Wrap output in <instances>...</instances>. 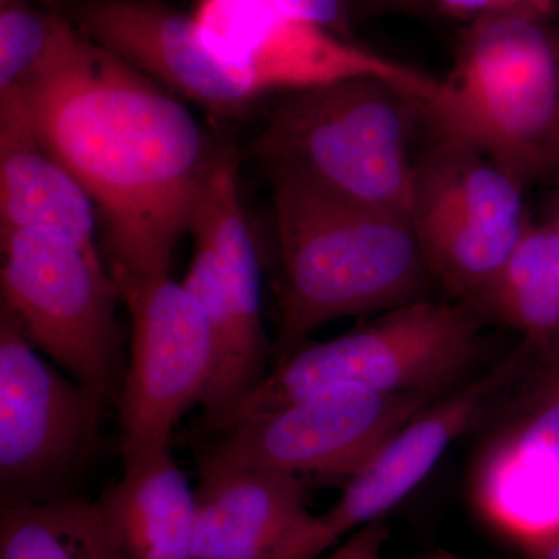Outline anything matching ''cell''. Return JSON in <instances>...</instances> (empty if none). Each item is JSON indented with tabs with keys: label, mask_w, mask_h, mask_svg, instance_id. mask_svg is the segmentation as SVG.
I'll return each mask as SVG.
<instances>
[{
	"label": "cell",
	"mask_w": 559,
	"mask_h": 559,
	"mask_svg": "<svg viewBox=\"0 0 559 559\" xmlns=\"http://www.w3.org/2000/svg\"><path fill=\"white\" fill-rule=\"evenodd\" d=\"M432 9L468 24L485 17L520 16L546 17L558 9L559 0H425Z\"/></svg>",
	"instance_id": "cell-21"
},
{
	"label": "cell",
	"mask_w": 559,
	"mask_h": 559,
	"mask_svg": "<svg viewBox=\"0 0 559 559\" xmlns=\"http://www.w3.org/2000/svg\"><path fill=\"white\" fill-rule=\"evenodd\" d=\"M95 500L120 559H193L197 488L170 450L123 463Z\"/></svg>",
	"instance_id": "cell-17"
},
{
	"label": "cell",
	"mask_w": 559,
	"mask_h": 559,
	"mask_svg": "<svg viewBox=\"0 0 559 559\" xmlns=\"http://www.w3.org/2000/svg\"><path fill=\"white\" fill-rule=\"evenodd\" d=\"M549 21L511 14L471 22L433 119L525 189L559 178V32Z\"/></svg>",
	"instance_id": "cell-5"
},
{
	"label": "cell",
	"mask_w": 559,
	"mask_h": 559,
	"mask_svg": "<svg viewBox=\"0 0 559 559\" xmlns=\"http://www.w3.org/2000/svg\"><path fill=\"white\" fill-rule=\"evenodd\" d=\"M191 16L205 46L260 98L370 76L409 92L430 112L443 105V80L300 20L274 0H198Z\"/></svg>",
	"instance_id": "cell-10"
},
{
	"label": "cell",
	"mask_w": 559,
	"mask_h": 559,
	"mask_svg": "<svg viewBox=\"0 0 559 559\" xmlns=\"http://www.w3.org/2000/svg\"><path fill=\"white\" fill-rule=\"evenodd\" d=\"M485 319L463 301L419 299L329 341L301 342L237 403L210 421L215 436L314 390L348 385L385 395H444L462 385L480 353Z\"/></svg>",
	"instance_id": "cell-4"
},
{
	"label": "cell",
	"mask_w": 559,
	"mask_h": 559,
	"mask_svg": "<svg viewBox=\"0 0 559 559\" xmlns=\"http://www.w3.org/2000/svg\"><path fill=\"white\" fill-rule=\"evenodd\" d=\"M430 117L421 102L389 81H337L282 95L248 153L411 223L415 139Z\"/></svg>",
	"instance_id": "cell-3"
},
{
	"label": "cell",
	"mask_w": 559,
	"mask_h": 559,
	"mask_svg": "<svg viewBox=\"0 0 559 559\" xmlns=\"http://www.w3.org/2000/svg\"><path fill=\"white\" fill-rule=\"evenodd\" d=\"M193 559H280L311 520L297 474L198 466Z\"/></svg>",
	"instance_id": "cell-15"
},
{
	"label": "cell",
	"mask_w": 559,
	"mask_h": 559,
	"mask_svg": "<svg viewBox=\"0 0 559 559\" xmlns=\"http://www.w3.org/2000/svg\"><path fill=\"white\" fill-rule=\"evenodd\" d=\"M549 223L551 224V226L555 227V230H557L559 235V200L557 204V210H555L554 218H551Z\"/></svg>",
	"instance_id": "cell-25"
},
{
	"label": "cell",
	"mask_w": 559,
	"mask_h": 559,
	"mask_svg": "<svg viewBox=\"0 0 559 559\" xmlns=\"http://www.w3.org/2000/svg\"><path fill=\"white\" fill-rule=\"evenodd\" d=\"M274 2L300 20L320 25L342 38L356 40L345 0H274Z\"/></svg>",
	"instance_id": "cell-22"
},
{
	"label": "cell",
	"mask_w": 559,
	"mask_h": 559,
	"mask_svg": "<svg viewBox=\"0 0 559 559\" xmlns=\"http://www.w3.org/2000/svg\"><path fill=\"white\" fill-rule=\"evenodd\" d=\"M10 91L20 92L44 148L94 201L119 297L170 274L218 143L182 98L84 35L68 13L43 60Z\"/></svg>",
	"instance_id": "cell-1"
},
{
	"label": "cell",
	"mask_w": 559,
	"mask_h": 559,
	"mask_svg": "<svg viewBox=\"0 0 559 559\" xmlns=\"http://www.w3.org/2000/svg\"><path fill=\"white\" fill-rule=\"evenodd\" d=\"M240 151L218 140L191 219L193 255L183 286L205 311L216 369L201 423L237 403L266 374L272 355L261 314V260L240 194Z\"/></svg>",
	"instance_id": "cell-7"
},
{
	"label": "cell",
	"mask_w": 559,
	"mask_h": 559,
	"mask_svg": "<svg viewBox=\"0 0 559 559\" xmlns=\"http://www.w3.org/2000/svg\"><path fill=\"white\" fill-rule=\"evenodd\" d=\"M528 559H559V533L528 550Z\"/></svg>",
	"instance_id": "cell-24"
},
{
	"label": "cell",
	"mask_w": 559,
	"mask_h": 559,
	"mask_svg": "<svg viewBox=\"0 0 559 559\" xmlns=\"http://www.w3.org/2000/svg\"><path fill=\"white\" fill-rule=\"evenodd\" d=\"M2 305L72 380L117 404L127 364L108 267L46 230H0Z\"/></svg>",
	"instance_id": "cell-6"
},
{
	"label": "cell",
	"mask_w": 559,
	"mask_h": 559,
	"mask_svg": "<svg viewBox=\"0 0 559 559\" xmlns=\"http://www.w3.org/2000/svg\"><path fill=\"white\" fill-rule=\"evenodd\" d=\"M66 13L60 0H0V92L31 75Z\"/></svg>",
	"instance_id": "cell-20"
},
{
	"label": "cell",
	"mask_w": 559,
	"mask_h": 559,
	"mask_svg": "<svg viewBox=\"0 0 559 559\" xmlns=\"http://www.w3.org/2000/svg\"><path fill=\"white\" fill-rule=\"evenodd\" d=\"M131 316V355L117 409L123 463L170 450L173 430L204 403L216 369L215 337L200 301L168 275L120 297Z\"/></svg>",
	"instance_id": "cell-12"
},
{
	"label": "cell",
	"mask_w": 559,
	"mask_h": 559,
	"mask_svg": "<svg viewBox=\"0 0 559 559\" xmlns=\"http://www.w3.org/2000/svg\"><path fill=\"white\" fill-rule=\"evenodd\" d=\"M484 428L471 503L496 535L527 554L559 533V349L533 352Z\"/></svg>",
	"instance_id": "cell-11"
},
{
	"label": "cell",
	"mask_w": 559,
	"mask_h": 559,
	"mask_svg": "<svg viewBox=\"0 0 559 559\" xmlns=\"http://www.w3.org/2000/svg\"><path fill=\"white\" fill-rule=\"evenodd\" d=\"M90 193L51 156L33 128L20 92L0 94V230H46L103 260Z\"/></svg>",
	"instance_id": "cell-16"
},
{
	"label": "cell",
	"mask_w": 559,
	"mask_h": 559,
	"mask_svg": "<svg viewBox=\"0 0 559 559\" xmlns=\"http://www.w3.org/2000/svg\"><path fill=\"white\" fill-rule=\"evenodd\" d=\"M277 255L275 360L337 319L426 299L430 278L411 223L289 165L263 162Z\"/></svg>",
	"instance_id": "cell-2"
},
{
	"label": "cell",
	"mask_w": 559,
	"mask_h": 559,
	"mask_svg": "<svg viewBox=\"0 0 559 559\" xmlns=\"http://www.w3.org/2000/svg\"><path fill=\"white\" fill-rule=\"evenodd\" d=\"M443 395L336 385L198 441V466L259 468L345 484L419 411Z\"/></svg>",
	"instance_id": "cell-8"
},
{
	"label": "cell",
	"mask_w": 559,
	"mask_h": 559,
	"mask_svg": "<svg viewBox=\"0 0 559 559\" xmlns=\"http://www.w3.org/2000/svg\"><path fill=\"white\" fill-rule=\"evenodd\" d=\"M388 539L389 528L384 520L371 522L345 538L329 559H382Z\"/></svg>",
	"instance_id": "cell-23"
},
{
	"label": "cell",
	"mask_w": 559,
	"mask_h": 559,
	"mask_svg": "<svg viewBox=\"0 0 559 559\" xmlns=\"http://www.w3.org/2000/svg\"><path fill=\"white\" fill-rule=\"evenodd\" d=\"M429 559H452V558L440 557V558H429Z\"/></svg>",
	"instance_id": "cell-26"
},
{
	"label": "cell",
	"mask_w": 559,
	"mask_h": 559,
	"mask_svg": "<svg viewBox=\"0 0 559 559\" xmlns=\"http://www.w3.org/2000/svg\"><path fill=\"white\" fill-rule=\"evenodd\" d=\"M66 10L84 35L216 119L261 100L205 46L193 16L160 0H76Z\"/></svg>",
	"instance_id": "cell-14"
},
{
	"label": "cell",
	"mask_w": 559,
	"mask_h": 559,
	"mask_svg": "<svg viewBox=\"0 0 559 559\" xmlns=\"http://www.w3.org/2000/svg\"><path fill=\"white\" fill-rule=\"evenodd\" d=\"M485 320L521 334L538 355L559 349V235L530 219L506 266L471 304Z\"/></svg>",
	"instance_id": "cell-18"
},
{
	"label": "cell",
	"mask_w": 559,
	"mask_h": 559,
	"mask_svg": "<svg viewBox=\"0 0 559 559\" xmlns=\"http://www.w3.org/2000/svg\"><path fill=\"white\" fill-rule=\"evenodd\" d=\"M108 404L55 370L0 307V502L61 498L97 450Z\"/></svg>",
	"instance_id": "cell-9"
},
{
	"label": "cell",
	"mask_w": 559,
	"mask_h": 559,
	"mask_svg": "<svg viewBox=\"0 0 559 559\" xmlns=\"http://www.w3.org/2000/svg\"><path fill=\"white\" fill-rule=\"evenodd\" d=\"M530 358L532 352L522 344L488 373L463 382L419 411L342 485L341 498L331 509L312 514L280 559H316L356 530L384 520L460 437L484 426Z\"/></svg>",
	"instance_id": "cell-13"
},
{
	"label": "cell",
	"mask_w": 559,
	"mask_h": 559,
	"mask_svg": "<svg viewBox=\"0 0 559 559\" xmlns=\"http://www.w3.org/2000/svg\"><path fill=\"white\" fill-rule=\"evenodd\" d=\"M0 559H120L97 502L61 496L0 510Z\"/></svg>",
	"instance_id": "cell-19"
}]
</instances>
